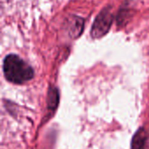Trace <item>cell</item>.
Returning <instances> with one entry per match:
<instances>
[{
	"mask_svg": "<svg viewBox=\"0 0 149 149\" xmlns=\"http://www.w3.org/2000/svg\"><path fill=\"white\" fill-rule=\"evenodd\" d=\"M49 106H50V108H55L56 107V105H57V101H58V93H57V90L52 88L51 89L50 91V94H49Z\"/></svg>",
	"mask_w": 149,
	"mask_h": 149,
	"instance_id": "cell-4",
	"label": "cell"
},
{
	"mask_svg": "<svg viewBox=\"0 0 149 149\" xmlns=\"http://www.w3.org/2000/svg\"><path fill=\"white\" fill-rule=\"evenodd\" d=\"M113 12L111 6L104 8L96 17L93 28L91 30V36L93 38H100L105 36L110 30L113 23Z\"/></svg>",
	"mask_w": 149,
	"mask_h": 149,
	"instance_id": "cell-2",
	"label": "cell"
},
{
	"mask_svg": "<svg viewBox=\"0 0 149 149\" xmlns=\"http://www.w3.org/2000/svg\"><path fill=\"white\" fill-rule=\"evenodd\" d=\"M3 72L5 79L14 84H23L34 76L31 66L16 54H9L4 58Z\"/></svg>",
	"mask_w": 149,
	"mask_h": 149,
	"instance_id": "cell-1",
	"label": "cell"
},
{
	"mask_svg": "<svg viewBox=\"0 0 149 149\" xmlns=\"http://www.w3.org/2000/svg\"><path fill=\"white\" fill-rule=\"evenodd\" d=\"M147 141V134L144 129L139 130L132 141V149H144Z\"/></svg>",
	"mask_w": 149,
	"mask_h": 149,
	"instance_id": "cell-3",
	"label": "cell"
}]
</instances>
